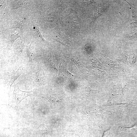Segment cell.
Segmentation results:
<instances>
[{"label":"cell","instance_id":"cell-1","mask_svg":"<svg viewBox=\"0 0 137 137\" xmlns=\"http://www.w3.org/2000/svg\"><path fill=\"white\" fill-rule=\"evenodd\" d=\"M33 94V92L32 91L28 92L20 90L18 86L16 85L14 88L13 99L16 103L18 104L27 97Z\"/></svg>","mask_w":137,"mask_h":137},{"label":"cell","instance_id":"cell-2","mask_svg":"<svg viewBox=\"0 0 137 137\" xmlns=\"http://www.w3.org/2000/svg\"><path fill=\"white\" fill-rule=\"evenodd\" d=\"M27 3V1H15L13 4V7L14 9H17L25 6Z\"/></svg>","mask_w":137,"mask_h":137},{"label":"cell","instance_id":"cell-3","mask_svg":"<svg viewBox=\"0 0 137 137\" xmlns=\"http://www.w3.org/2000/svg\"><path fill=\"white\" fill-rule=\"evenodd\" d=\"M107 7L106 6H103L102 7H100L98 9L97 12H96V13L95 14L93 18V20H95V19H96L99 16L101 15L103 13L106 11Z\"/></svg>","mask_w":137,"mask_h":137},{"label":"cell","instance_id":"cell-4","mask_svg":"<svg viewBox=\"0 0 137 137\" xmlns=\"http://www.w3.org/2000/svg\"><path fill=\"white\" fill-rule=\"evenodd\" d=\"M19 36L16 34H12L9 37V41L11 42V43L13 45L14 42L16 39L18 37H19Z\"/></svg>","mask_w":137,"mask_h":137},{"label":"cell","instance_id":"cell-5","mask_svg":"<svg viewBox=\"0 0 137 137\" xmlns=\"http://www.w3.org/2000/svg\"><path fill=\"white\" fill-rule=\"evenodd\" d=\"M34 30L36 31L39 37L42 40H45L43 38V36L41 32L40 31L39 29L37 27H34Z\"/></svg>","mask_w":137,"mask_h":137}]
</instances>
